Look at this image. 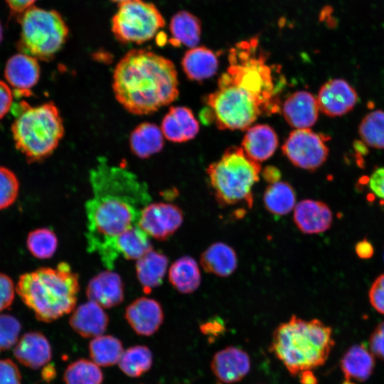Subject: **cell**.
Returning <instances> with one entry per match:
<instances>
[{
	"label": "cell",
	"instance_id": "obj_1",
	"mask_svg": "<svg viewBox=\"0 0 384 384\" xmlns=\"http://www.w3.org/2000/svg\"><path fill=\"white\" fill-rule=\"evenodd\" d=\"M257 38L237 43L228 66L206 102L220 129L247 130L258 117L280 111L285 78L280 66L267 62Z\"/></svg>",
	"mask_w": 384,
	"mask_h": 384
},
{
	"label": "cell",
	"instance_id": "obj_2",
	"mask_svg": "<svg viewBox=\"0 0 384 384\" xmlns=\"http://www.w3.org/2000/svg\"><path fill=\"white\" fill-rule=\"evenodd\" d=\"M89 179L92 197L85 205L87 248L112 270L119 257L117 238L138 225L151 196L145 182L124 168L110 165L104 156L97 158Z\"/></svg>",
	"mask_w": 384,
	"mask_h": 384
},
{
	"label": "cell",
	"instance_id": "obj_3",
	"mask_svg": "<svg viewBox=\"0 0 384 384\" xmlns=\"http://www.w3.org/2000/svg\"><path fill=\"white\" fill-rule=\"evenodd\" d=\"M112 86L117 102L136 115L152 114L179 94L174 63L144 49L129 50L117 63Z\"/></svg>",
	"mask_w": 384,
	"mask_h": 384
},
{
	"label": "cell",
	"instance_id": "obj_4",
	"mask_svg": "<svg viewBox=\"0 0 384 384\" xmlns=\"http://www.w3.org/2000/svg\"><path fill=\"white\" fill-rule=\"evenodd\" d=\"M79 290L78 275L66 262L59 263L55 268L41 267L24 273L16 286L23 303L43 322L72 312Z\"/></svg>",
	"mask_w": 384,
	"mask_h": 384
},
{
	"label": "cell",
	"instance_id": "obj_5",
	"mask_svg": "<svg viewBox=\"0 0 384 384\" xmlns=\"http://www.w3.org/2000/svg\"><path fill=\"white\" fill-rule=\"evenodd\" d=\"M334 344L329 326L292 315L275 329L270 350L289 373L298 375L323 365Z\"/></svg>",
	"mask_w": 384,
	"mask_h": 384
},
{
	"label": "cell",
	"instance_id": "obj_6",
	"mask_svg": "<svg viewBox=\"0 0 384 384\" xmlns=\"http://www.w3.org/2000/svg\"><path fill=\"white\" fill-rule=\"evenodd\" d=\"M15 119L11 131L15 146L28 163L44 160L55 150L64 136V126L53 102L32 107L21 101L11 107Z\"/></svg>",
	"mask_w": 384,
	"mask_h": 384
},
{
	"label": "cell",
	"instance_id": "obj_7",
	"mask_svg": "<svg viewBox=\"0 0 384 384\" xmlns=\"http://www.w3.org/2000/svg\"><path fill=\"white\" fill-rule=\"evenodd\" d=\"M262 166L242 147H228L207 168L210 184L218 203L223 206L246 203L252 206V188L260 179Z\"/></svg>",
	"mask_w": 384,
	"mask_h": 384
},
{
	"label": "cell",
	"instance_id": "obj_8",
	"mask_svg": "<svg viewBox=\"0 0 384 384\" xmlns=\"http://www.w3.org/2000/svg\"><path fill=\"white\" fill-rule=\"evenodd\" d=\"M17 19L21 24L20 38L16 43L19 53L49 61L66 42L68 27L55 10L33 6Z\"/></svg>",
	"mask_w": 384,
	"mask_h": 384
},
{
	"label": "cell",
	"instance_id": "obj_9",
	"mask_svg": "<svg viewBox=\"0 0 384 384\" xmlns=\"http://www.w3.org/2000/svg\"><path fill=\"white\" fill-rule=\"evenodd\" d=\"M164 26V18L154 4L142 0L119 4L112 20V31L122 43H145Z\"/></svg>",
	"mask_w": 384,
	"mask_h": 384
},
{
	"label": "cell",
	"instance_id": "obj_10",
	"mask_svg": "<svg viewBox=\"0 0 384 384\" xmlns=\"http://www.w3.org/2000/svg\"><path fill=\"white\" fill-rule=\"evenodd\" d=\"M322 134L310 129H297L282 145L283 154L297 167L315 171L327 159L329 148Z\"/></svg>",
	"mask_w": 384,
	"mask_h": 384
},
{
	"label": "cell",
	"instance_id": "obj_11",
	"mask_svg": "<svg viewBox=\"0 0 384 384\" xmlns=\"http://www.w3.org/2000/svg\"><path fill=\"white\" fill-rule=\"evenodd\" d=\"M183 220L181 209L172 203H149L142 210L138 225L149 236L166 240L181 227Z\"/></svg>",
	"mask_w": 384,
	"mask_h": 384
},
{
	"label": "cell",
	"instance_id": "obj_12",
	"mask_svg": "<svg viewBox=\"0 0 384 384\" xmlns=\"http://www.w3.org/2000/svg\"><path fill=\"white\" fill-rule=\"evenodd\" d=\"M319 110L329 117L344 115L353 109L358 97L354 88L343 79H331L319 89L316 97Z\"/></svg>",
	"mask_w": 384,
	"mask_h": 384
},
{
	"label": "cell",
	"instance_id": "obj_13",
	"mask_svg": "<svg viewBox=\"0 0 384 384\" xmlns=\"http://www.w3.org/2000/svg\"><path fill=\"white\" fill-rule=\"evenodd\" d=\"M40 73L38 60L22 53L9 58L4 68V77L7 84L14 89V95L18 97L31 95V89L38 82Z\"/></svg>",
	"mask_w": 384,
	"mask_h": 384
},
{
	"label": "cell",
	"instance_id": "obj_14",
	"mask_svg": "<svg viewBox=\"0 0 384 384\" xmlns=\"http://www.w3.org/2000/svg\"><path fill=\"white\" fill-rule=\"evenodd\" d=\"M248 354L235 346L216 352L210 362L213 375L220 384H233L244 378L250 370Z\"/></svg>",
	"mask_w": 384,
	"mask_h": 384
},
{
	"label": "cell",
	"instance_id": "obj_15",
	"mask_svg": "<svg viewBox=\"0 0 384 384\" xmlns=\"http://www.w3.org/2000/svg\"><path fill=\"white\" fill-rule=\"evenodd\" d=\"M124 316L137 334L151 336L156 333L162 324L164 311L156 300L142 297L127 306Z\"/></svg>",
	"mask_w": 384,
	"mask_h": 384
},
{
	"label": "cell",
	"instance_id": "obj_16",
	"mask_svg": "<svg viewBox=\"0 0 384 384\" xmlns=\"http://www.w3.org/2000/svg\"><path fill=\"white\" fill-rule=\"evenodd\" d=\"M293 219L298 229L303 233L319 234L330 228L333 215L325 203L305 199L296 204Z\"/></svg>",
	"mask_w": 384,
	"mask_h": 384
},
{
	"label": "cell",
	"instance_id": "obj_17",
	"mask_svg": "<svg viewBox=\"0 0 384 384\" xmlns=\"http://www.w3.org/2000/svg\"><path fill=\"white\" fill-rule=\"evenodd\" d=\"M282 114L287 122L297 129H309L317 121L319 105L311 93L299 90L293 92L283 102Z\"/></svg>",
	"mask_w": 384,
	"mask_h": 384
},
{
	"label": "cell",
	"instance_id": "obj_18",
	"mask_svg": "<svg viewBox=\"0 0 384 384\" xmlns=\"http://www.w3.org/2000/svg\"><path fill=\"white\" fill-rule=\"evenodd\" d=\"M86 295L102 308H111L124 300V284L120 276L107 270L99 272L88 282Z\"/></svg>",
	"mask_w": 384,
	"mask_h": 384
},
{
	"label": "cell",
	"instance_id": "obj_19",
	"mask_svg": "<svg viewBox=\"0 0 384 384\" xmlns=\"http://www.w3.org/2000/svg\"><path fill=\"white\" fill-rule=\"evenodd\" d=\"M101 306L89 300L79 305L69 319L72 329L85 338H95L105 331L109 318Z\"/></svg>",
	"mask_w": 384,
	"mask_h": 384
},
{
	"label": "cell",
	"instance_id": "obj_20",
	"mask_svg": "<svg viewBox=\"0 0 384 384\" xmlns=\"http://www.w3.org/2000/svg\"><path fill=\"white\" fill-rule=\"evenodd\" d=\"M161 129L168 140L181 143L195 138L199 132V124L189 108L171 107L162 119Z\"/></svg>",
	"mask_w": 384,
	"mask_h": 384
},
{
	"label": "cell",
	"instance_id": "obj_21",
	"mask_svg": "<svg viewBox=\"0 0 384 384\" xmlns=\"http://www.w3.org/2000/svg\"><path fill=\"white\" fill-rule=\"evenodd\" d=\"M14 354L23 366L37 369L48 363L52 351L48 340L42 333L31 331L23 334L16 343Z\"/></svg>",
	"mask_w": 384,
	"mask_h": 384
},
{
	"label": "cell",
	"instance_id": "obj_22",
	"mask_svg": "<svg viewBox=\"0 0 384 384\" xmlns=\"http://www.w3.org/2000/svg\"><path fill=\"white\" fill-rule=\"evenodd\" d=\"M278 144L274 129L267 124H258L247 129L241 147L251 159L260 163L273 155Z\"/></svg>",
	"mask_w": 384,
	"mask_h": 384
},
{
	"label": "cell",
	"instance_id": "obj_23",
	"mask_svg": "<svg viewBox=\"0 0 384 384\" xmlns=\"http://www.w3.org/2000/svg\"><path fill=\"white\" fill-rule=\"evenodd\" d=\"M181 66L188 79L200 82L216 73L218 60L215 53L210 49L204 46H196L185 53Z\"/></svg>",
	"mask_w": 384,
	"mask_h": 384
},
{
	"label": "cell",
	"instance_id": "obj_24",
	"mask_svg": "<svg viewBox=\"0 0 384 384\" xmlns=\"http://www.w3.org/2000/svg\"><path fill=\"white\" fill-rule=\"evenodd\" d=\"M200 264L208 273L218 277H228L237 268V254L234 249L226 243L214 242L201 253Z\"/></svg>",
	"mask_w": 384,
	"mask_h": 384
},
{
	"label": "cell",
	"instance_id": "obj_25",
	"mask_svg": "<svg viewBox=\"0 0 384 384\" xmlns=\"http://www.w3.org/2000/svg\"><path fill=\"white\" fill-rule=\"evenodd\" d=\"M164 137L161 129L156 124L143 122L131 132L129 146L136 156L146 159L163 149Z\"/></svg>",
	"mask_w": 384,
	"mask_h": 384
},
{
	"label": "cell",
	"instance_id": "obj_26",
	"mask_svg": "<svg viewBox=\"0 0 384 384\" xmlns=\"http://www.w3.org/2000/svg\"><path fill=\"white\" fill-rule=\"evenodd\" d=\"M168 265V257L153 249L137 260V276L145 292L161 285Z\"/></svg>",
	"mask_w": 384,
	"mask_h": 384
},
{
	"label": "cell",
	"instance_id": "obj_27",
	"mask_svg": "<svg viewBox=\"0 0 384 384\" xmlns=\"http://www.w3.org/2000/svg\"><path fill=\"white\" fill-rule=\"evenodd\" d=\"M169 29L171 34L169 42L175 47L183 45L192 48L200 41L201 21L186 11H178L171 18Z\"/></svg>",
	"mask_w": 384,
	"mask_h": 384
},
{
	"label": "cell",
	"instance_id": "obj_28",
	"mask_svg": "<svg viewBox=\"0 0 384 384\" xmlns=\"http://www.w3.org/2000/svg\"><path fill=\"white\" fill-rule=\"evenodd\" d=\"M346 380L343 384H353V381L363 382L370 375L373 367V355L363 346L350 348L341 362Z\"/></svg>",
	"mask_w": 384,
	"mask_h": 384
},
{
	"label": "cell",
	"instance_id": "obj_29",
	"mask_svg": "<svg viewBox=\"0 0 384 384\" xmlns=\"http://www.w3.org/2000/svg\"><path fill=\"white\" fill-rule=\"evenodd\" d=\"M169 280L180 293L190 294L195 292L201 282L197 262L190 256L178 258L169 267Z\"/></svg>",
	"mask_w": 384,
	"mask_h": 384
},
{
	"label": "cell",
	"instance_id": "obj_30",
	"mask_svg": "<svg viewBox=\"0 0 384 384\" xmlns=\"http://www.w3.org/2000/svg\"><path fill=\"white\" fill-rule=\"evenodd\" d=\"M265 208L275 215L290 213L296 206V194L292 186L285 181L270 184L263 196Z\"/></svg>",
	"mask_w": 384,
	"mask_h": 384
},
{
	"label": "cell",
	"instance_id": "obj_31",
	"mask_svg": "<svg viewBox=\"0 0 384 384\" xmlns=\"http://www.w3.org/2000/svg\"><path fill=\"white\" fill-rule=\"evenodd\" d=\"M116 247L119 256L137 260L152 250V245L149 236L137 225L119 236Z\"/></svg>",
	"mask_w": 384,
	"mask_h": 384
},
{
	"label": "cell",
	"instance_id": "obj_32",
	"mask_svg": "<svg viewBox=\"0 0 384 384\" xmlns=\"http://www.w3.org/2000/svg\"><path fill=\"white\" fill-rule=\"evenodd\" d=\"M124 351L120 340L110 335H100L93 338L89 343L90 358L99 366L118 363Z\"/></svg>",
	"mask_w": 384,
	"mask_h": 384
},
{
	"label": "cell",
	"instance_id": "obj_33",
	"mask_svg": "<svg viewBox=\"0 0 384 384\" xmlns=\"http://www.w3.org/2000/svg\"><path fill=\"white\" fill-rule=\"evenodd\" d=\"M153 356L149 348L134 346L124 351L119 362V368L127 375L137 378L151 367Z\"/></svg>",
	"mask_w": 384,
	"mask_h": 384
},
{
	"label": "cell",
	"instance_id": "obj_34",
	"mask_svg": "<svg viewBox=\"0 0 384 384\" xmlns=\"http://www.w3.org/2000/svg\"><path fill=\"white\" fill-rule=\"evenodd\" d=\"M63 380L65 384H102L103 375L92 361L79 359L67 367Z\"/></svg>",
	"mask_w": 384,
	"mask_h": 384
},
{
	"label": "cell",
	"instance_id": "obj_35",
	"mask_svg": "<svg viewBox=\"0 0 384 384\" xmlns=\"http://www.w3.org/2000/svg\"><path fill=\"white\" fill-rule=\"evenodd\" d=\"M358 132L368 146L384 149V111L378 110L366 114L361 122Z\"/></svg>",
	"mask_w": 384,
	"mask_h": 384
},
{
	"label": "cell",
	"instance_id": "obj_36",
	"mask_svg": "<svg viewBox=\"0 0 384 384\" xmlns=\"http://www.w3.org/2000/svg\"><path fill=\"white\" fill-rule=\"evenodd\" d=\"M26 246L33 257L41 260L49 259L57 250L58 238L50 228H38L28 233Z\"/></svg>",
	"mask_w": 384,
	"mask_h": 384
},
{
	"label": "cell",
	"instance_id": "obj_37",
	"mask_svg": "<svg viewBox=\"0 0 384 384\" xmlns=\"http://www.w3.org/2000/svg\"><path fill=\"white\" fill-rule=\"evenodd\" d=\"M18 191L19 182L16 174L9 169L0 166V210L14 203Z\"/></svg>",
	"mask_w": 384,
	"mask_h": 384
},
{
	"label": "cell",
	"instance_id": "obj_38",
	"mask_svg": "<svg viewBox=\"0 0 384 384\" xmlns=\"http://www.w3.org/2000/svg\"><path fill=\"white\" fill-rule=\"evenodd\" d=\"M21 329L19 321L10 314H0V353L9 350L18 341Z\"/></svg>",
	"mask_w": 384,
	"mask_h": 384
},
{
	"label": "cell",
	"instance_id": "obj_39",
	"mask_svg": "<svg viewBox=\"0 0 384 384\" xmlns=\"http://www.w3.org/2000/svg\"><path fill=\"white\" fill-rule=\"evenodd\" d=\"M0 384H21V375L11 359H0Z\"/></svg>",
	"mask_w": 384,
	"mask_h": 384
},
{
	"label": "cell",
	"instance_id": "obj_40",
	"mask_svg": "<svg viewBox=\"0 0 384 384\" xmlns=\"http://www.w3.org/2000/svg\"><path fill=\"white\" fill-rule=\"evenodd\" d=\"M368 297L372 306L378 312L384 314V273L374 280L369 290Z\"/></svg>",
	"mask_w": 384,
	"mask_h": 384
},
{
	"label": "cell",
	"instance_id": "obj_41",
	"mask_svg": "<svg viewBox=\"0 0 384 384\" xmlns=\"http://www.w3.org/2000/svg\"><path fill=\"white\" fill-rule=\"evenodd\" d=\"M16 287L12 279L0 272V311L9 308L14 299Z\"/></svg>",
	"mask_w": 384,
	"mask_h": 384
},
{
	"label": "cell",
	"instance_id": "obj_42",
	"mask_svg": "<svg viewBox=\"0 0 384 384\" xmlns=\"http://www.w3.org/2000/svg\"><path fill=\"white\" fill-rule=\"evenodd\" d=\"M370 348L373 354L384 359V321L380 323L371 334Z\"/></svg>",
	"mask_w": 384,
	"mask_h": 384
},
{
	"label": "cell",
	"instance_id": "obj_43",
	"mask_svg": "<svg viewBox=\"0 0 384 384\" xmlns=\"http://www.w3.org/2000/svg\"><path fill=\"white\" fill-rule=\"evenodd\" d=\"M371 192L384 204V167L375 169L368 179Z\"/></svg>",
	"mask_w": 384,
	"mask_h": 384
},
{
	"label": "cell",
	"instance_id": "obj_44",
	"mask_svg": "<svg viewBox=\"0 0 384 384\" xmlns=\"http://www.w3.org/2000/svg\"><path fill=\"white\" fill-rule=\"evenodd\" d=\"M13 90L5 82L0 80V119L10 110L13 105Z\"/></svg>",
	"mask_w": 384,
	"mask_h": 384
},
{
	"label": "cell",
	"instance_id": "obj_45",
	"mask_svg": "<svg viewBox=\"0 0 384 384\" xmlns=\"http://www.w3.org/2000/svg\"><path fill=\"white\" fill-rule=\"evenodd\" d=\"M11 15L17 18L28 9L33 6L36 0H5Z\"/></svg>",
	"mask_w": 384,
	"mask_h": 384
},
{
	"label": "cell",
	"instance_id": "obj_46",
	"mask_svg": "<svg viewBox=\"0 0 384 384\" xmlns=\"http://www.w3.org/2000/svg\"><path fill=\"white\" fill-rule=\"evenodd\" d=\"M356 252L362 259H368L373 255V247L367 240H362L356 245Z\"/></svg>",
	"mask_w": 384,
	"mask_h": 384
},
{
	"label": "cell",
	"instance_id": "obj_47",
	"mask_svg": "<svg viewBox=\"0 0 384 384\" xmlns=\"http://www.w3.org/2000/svg\"><path fill=\"white\" fill-rule=\"evenodd\" d=\"M264 179L270 184L279 181L282 174L280 171L275 166H267L262 171Z\"/></svg>",
	"mask_w": 384,
	"mask_h": 384
},
{
	"label": "cell",
	"instance_id": "obj_48",
	"mask_svg": "<svg viewBox=\"0 0 384 384\" xmlns=\"http://www.w3.org/2000/svg\"><path fill=\"white\" fill-rule=\"evenodd\" d=\"M301 384H317L316 378L311 370H306L299 375Z\"/></svg>",
	"mask_w": 384,
	"mask_h": 384
},
{
	"label": "cell",
	"instance_id": "obj_49",
	"mask_svg": "<svg viewBox=\"0 0 384 384\" xmlns=\"http://www.w3.org/2000/svg\"><path fill=\"white\" fill-rule=\"evenodd\" d=\"M55 368L52 365H46L42 370V377L44 380L50 381L55 375Z\"/></svg>",
	"mask_w": 384,
	"mask_h": 384
},
{
	"label": "cell",
	"instance_id": "obj_50",
	"mask_svg": "<svg viewBox=\"0 0 384 384\" xmlns=\"http://www.w3.org/2000/svg\"><path fill=\"white\" fill-rule=\"evenodd\" d=\"M2 39H3V28L0 22V43H1Z\"/></svg>",
	"mask_w": 384,
	"mask_h": 384
},
{
	"label": "cell",
	"instance_id": "obj_51",
	"mask_svg": "<svg viewBox=\"0 0 384 384\" xmlns=\"http://www.w3.org/2000/svg\"><path fill=\"white\" fill-rule=\"evenodd\" d=\"M111 1H113V2L121 4V3L129 1V0H111Z\"/></svg>",
	"mask_w": 384,
	"mask_h": 384
}]
</instances>
